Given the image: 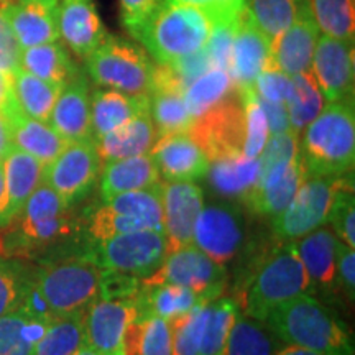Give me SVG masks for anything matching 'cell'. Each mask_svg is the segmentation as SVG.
<instances>
[{
	"instance_id": "1",
	"label": "cell",
	"mask_w": 355,
	"mask_h": 355,
	"mask_svg": "<svg viewBox=\"0 0 355 355\" xmlns=\"http://www.w3.org/2000/svg\"><path fill=\"white\" fill-rule=\"evenodd\" d=\"M282 344L318 350L327 355H354L349 326L316 296L303 295L275 308L263 319Z\"/></svg>"
},
{
	"instance_id": "2",
	"label": "cell",
	"mask_w": 355,
	"mask_h": 355,
	"mask_svg": "<svg viewBox=\"0 0 355 355\" xmlns=\"http://www.w3.org/2000/svg\"><path fill=\"white\" fill-rule=\"evenodd\" d=\"M303 295L314 296L313 283L293 242H282L260 257L234 300L242 314L263 322L279 304Z\"/></svg>"
},
{
	"instance_id": "3",
	"label": "cell",
	"mask_w": 355,
	"mask_h": 355,
	"mask_svg": "<svg viewBox=\"0 0 355 355\" xmlns=\"http://www.w3.org/2000/svg\"><path fill=\"white\" fill-rule=\"evenodd\" d=\"M212 21L202 8L163 0L144 21L128 33L139 40L157 64H171L206 46Z\"/></svg>"
},
{
	"instance_id": "4",
	"label": "cell",
	"mask_w": 355,
	"mask_h": 355,
	"mask_svg": "<svg viewBox=\"0 0 355 355\" xmlns=\"http://www.w3.org/2000/svg\"><path fill=\"white\" fill-rule=\"evenodd\" d=\"M300 157L309 175H352L355 165L354 97L326 104L304 128Z\"/></svg>"
},
{
	"instance_id": "5",
	"label": "cell",
	"mask_w": 355,
	"mask_h": 355,
	"mask_svg": "<svg viewBox=\"0 0 355 355\" xmlns=\"http://www.w3.org/2000/svg\"><path fill=\"white\" fill-rule=\"evenodd\" d=\"M86 68L97 86L132 96H150L157 64L139 43L107 35L86 58Z\"/></svg>"
},
{
	"instance_id": "6",
	"label": "cell",
	"mask_w": 355,
	"mask_h": 355,
	"mask_svg": "<svg viewBox=\"0 0 355 355\" xmlns=\"http://www.w3.org/2000/svg\"><path fill=\"white\" fill-rule=\"evenodd\" d=\"M102 270L86 257L43 265L33 272V282L55 316L84 311L99 298Z\"/></svg>"
},
{
	"instance_id": "7",
	"label": "cell",
	"mask_w": 355,
	"mask_h": 355,
	"mask_svg": "<svg viewBox=\"0 0 355 355\" xmlns=\"http://www.w3.org/2000/svg\"><path fill=\"white\" fill-rule=\"evenodd\" d=\"M135 230L163 232L162 181L152 188L104 199L102 206L89 216L87 232L94 242Z\"/></svg>"
},
{
	"instance_id": "8",
	"label": "cell",
	"mask_w": 355,
	"mask_h": 355,
	"mask_svg": "<svg viewBox=\"0 0 355 355\" xmlns=\"http://www.w3.org/2000/svg\"><path fill=\"white\" fill-rule=\"evenodd\" d=\"M168 254H170V242L165 232L135 230L107 241L92 242L84 257L101 270L145 278L163 263Z\"/></svg>"
},
{
	"instance_id": "9",
	"label": "cell",
	"mask_w": 355,
	"mask_h": 355,
	"mask_svg": "<svg viewBox=\"0 0 355 355\" xmlns=\"http://www.w3.org/2000/svg\"><path fill=\"white\" fill-rule=\"evenodd\" d=\"M352 175H309L290 206L273 219V232L282 242H296L327 224L337 191L352 184Z\"/></svg>"
},
{
	"instance_id": "10",
	"label": "cell",
	"mask_w": 355,
	"mask_h": 355,
	"mask_svg": "<svg viewBox=\"0 0 355 355\" xmlns=\"http://www.w3.org/2000/svg\"><path fill=\"white\" fill-rule=\"evenodd\" d=\"M247 219L239 202H204L194 225L193 245L220 265H227L242 254L247 242Z\"/></svg>"
},
{
	"instance_id": "11",
	"label": "cell",
	"mask_w": 355,
	"mask_h": 355,
	"mask_svg": "<svg viewBox=\"0 0 355 355\" xmlns=\"http://www.w3.org/2000/svg\"><path fill=\"white\" fill-rule=\"evenodd\" d=\"M225 282V265L217 263L193 243L170 252L153 273L141 278L144 286H157L165 283L180 285L196 291L209 301L219 298L224 291Z\"/></svg>"
},
{
	"instance_id": "12",
	"label": "cell",
	"mask_w": 355,
	"mask_h": 355,
	"mask_svg": "<svg viewBox=\"0 0 355 355\" xmlns=\"http://www.w3.org/2000/svg\"><path fill=\"white\" fill-rule=\"evenodd\" d=\"M13 220H19L17 242L28 248L46 247L76 230L71 206L46 183H42Z\"/></svg>"
},
{
	"instance_id": "13",
	"label": "cell",
	"mask_w": 355,
	"mask_h": 355,
	"mask_svg": "<svg viewBox=\"0 0 355 355\" xmlns=\"http://www.w3.org/2000/svg\"><path fill=\"white\" fill-rule=\"evenodd\" d=\"M102 159L92 139L71 141L43 170V183L56 191L68 206L81 202L94 188Z\"/></svg>"
},
{
	"instance_id": "14",
	"label": "cell",
	"mask_w": 355,
	"mask_h": 355,
	"mask_svg": "<svg viewBox=\"0 0 355 355\" xmlns=\"http://www.w3.org/2000/svg\"><path fill=\"white\" fill-rule=\"evenodd\" d=\"M189 135L212 159L242 155L243 105L239 89L194 121Z\"/></svg>"
},
{
	"instance_id": "15",
	"label": "cell",
	"mask_w": 355,
	"mask_h": 355,
	"mask_svg": "<svg viewBox=\"0 0 355 355\" xmlns=\"http://www.w3.org/2000/svg\"><path fill=\"white\" fill-rule=\"evenodd\" d=\"M140 318L135 300H99L84 309V344L102 355H122L123 336Z\"/></svg>"
},
{
	"instance_id": "16",
	"label": "cell",
	"mask_w": 355,
	"mask_h": 355,
	"mask_svg": "<svg viewBox=\"0 0 355 355\" xmlns=\"http://www.w3.org/2000/svg\"><path fill=\"white\" fill-rule=\"evenodd\" d=\"M311 74L327 104L354 97V43L319 33Z\"/></svg>"
},
{
	"instance_id": "17",
	"label": "cell",
	"mask_w": 355,
	"mask_h": 355,
	"mask_svg": "<svg viewBox=\"0 0 355 355\" xmlns=\"http://www.w3.org/2000/svg\"><path fill=\"white\" fill-rule=\"evenodd\" d=\"M204 206L201 186L194 181H162L163 232L170 252L193 243L194 225Z\"/></svg>"
},
{
	"instance_id": "18",
	"label": "cell",
	"mask_w": 355,
	"mask_h": 355,
	"mask_svg": "<svg viewBox=\"0 0 355 355\" xmlns=\"http://www.w3.org/2000/svg\"><path fill=\"white\" fill-rule=\"evenodd\" d=\"M186 86L170 66L157 64L155 83L150 92V117L157 128V137L170 133H189L194 117L186 104Z\"/></svg>"
},
{
	"instance_id": "19",
	"label": "cell",
	"mask_w": 355,
	"mask_h": 355,
	"mask_svg": "<svg viewBox=\"0 0 355 355\" xmlns=\"http://www.w3.org/2000/svg\"><path fill=\"white\" fill-rule=\"evenodd\" d=\"M162 181H198L207 176L211 159L189 133L158 137L152 148Z\"/></svg>"
},
{
	"instance_id": "20",
	"label": "cell",
	"mask_w": 355,
	"mask_h": 355,
	"mask_svg": "<svg viewBox=\"0 0 355 355\" xmlns=\"http://www.w3.org/2000/svg\"><path fill=\"white\" fill-rule=\"evenodd\" d=\"M340 241L332 232L331 227L322 225L304 237L293 242L298 252L308 277L313 283L314 296L334 298V293L339 290L337 282V248Z\"/></svg>"
},
{
	"instance_id": "21",
	"label": "cell",
	"mask_w": 355,
	"mask_h": 355,
	"mask_svg": "<svg viewBox=\"0 0 355 355\" xmlns=\"http://www.w3.org/2000/svg\"><path fill=\"white\" fill-rule=\"evenodd\" d=\"M58 30L64 46L83 60L109 35L94 0H60Z\"/></svg>"
},
{
	"instance_id": "22",
	"label": "cell",
	"mask_w": 355,
	"mask_h": 355,
	"mask_svg": "<svg viewBox=\"0 0 355 355\" xmlns=\"http://www.w3.org/2000/svg\"><path fill=\"white\" fill-rule=\"evenodd\" d=\"M272 63V42L248 17L243 7L237 20L230 58V76L235 87H254L255 79Z\"/></svg>"
},
{
	"instance_id": "23",
	"label": "cell",
	"mask_w": 355,
	"mask_h": 355,
	"mask_svg": "<svg viewBox=\"0 0 355 355\" xmlns=\"http://www.w3.org/2000/svg\"><path fill=\"white\" fill-rule=\"evenodd\" d=\"M306 173L301 157L290 162L277 163L266 168L261 175V181L254 196L248 199L247 207L255 214L275 219L290 206L301 184L304 183Z\"/></svg>"
},
{
	"instance_id": "24",
	"label": "cell",
	"mask_w": 355,
	"mask_h": 355,
	"mask_svg": "<svg viewBox=\"0 0 355 355\" xmlns=\"http://www.w3.org/2000/svg\"><path fill=\"white\" fill-rule=\"evenodd\" d=\"M60 0H10L6 15L19 46H37L60 40L58 30Z\"/></svg>"
},
{
	"instance_id": "25",
	"label": "cell",
	"mask_w": 355,
	"mask_h": 355,
	"mask_svg": "<svg viewBox=\"0 0 355 355\" xmlns=\"http://www.w3.org/2000/svg\"><path fill=\"white\" fill-rule=\"evenodd\" d=\"M48 123L63 139L71 141L92 139L91 130V87L79 73L61 89Z\"/></svg>"
},
{
	"instance_id": "26",
	"label": "cell",
	"mask_w": 355,
	"mask_h": 355,
	"mask_svg": "<svg viewBox=\"0 0 355 355\" xmlns=\"http://www.w3.org/2000/svg\"><path fill=\"white\" fill-rule=\"evenodd\" d=\"M319 30L309 10L304 12L295 24L272 40V64L288 76L309 73Z\"/></svg>"
},
{
	"instance_id": "27",
	"label": "cell",
	"mask_w": 355,
	"mask_h": 355,
	"mask_svg": "<svg viewBox=\"0 0 355 355\" xmlns=\"http://www.w3.org/2000/svg\"><path fill=\"white\" fill-rule=\"evenodd\" d=\"M261 175L260 158H248L232 155L212 159L207 171V180L214 193L227 201H242L247 206L248 199L259 188Z\"/></svg>"
},
{
	"instance_id": "28",
	"label": "cell",
	"mask_w": 355,
	"mask_h": 355,
	"mask_svg": "<svg viewBox=\"0 0 355 355\" xmlns=\"http://www.w3.org/2000/svg\"><path fill=\"white\" fill-rule=\"evenodd\" d=\"M3 114L10 123L13 148L32 155L44 166L51 163L68 145V141L50 123L37 121L21 112L15 99H12Z\"/></svg>"
},
{
	"instance_id": "29",
	"label": "cell",
	"mask_w": 355,
	"mask_h": 355,
	"mask_svg": "<svg viewBox=\"0 0 355 355\" xmlns=\"http://www.w3.org/2000/svg\"><path fill=\"white\" fill-rule=\"evenodd\" d=\"M144 114H150L148 96H132L109 87L94 89L91 92L92 140Z\"/></svg>"
},
{
	"instance_id": "30",
	"label": "cell",
	"mask_w": 355,
	"mask_h": 355,
	"mask_svg": "<svg viewBox=\"0 0 355 355\" xmlns=\"http://www.w3.org/2000/svg\"><path fill=\"white\" fill-rule=\"evenodd\" d=\"M157 139L152 117L150 114H144L96 139L94 144L102 163H109L150 153Z\"/></svg>"
},
{
	"instance_id": "31",
	"label": "cell",
	"mask_w": 355,
	"mask_h": 355,
	"mask_svg": "<svg viewBox=\"0 0 355 355\" xmlns=\"http://www.w3.org/2000/svg\"><path fill=\"white\" fill-rule=\"evenodd\" d=\"M162 181L152 153L139 157L115 159L104 165L101 173L102 199H109L122 193L152 188Z\"/></svg>"
},
{
	"instance_id": "32",
	"label": "cell",
	"mask_w": 355,
	"mask_h": 355,
	"mask_svg": "<svg viewBox=\"0 0 355 355\" xmlns=\"http://www.w3.org/2000/svg\"><path fill=\"white\" fill-rule=\"evenodd\" d=\"M2 168L6 178L8 219L12 222L24 209L33 191L43 183L44 165L32 155L12 148L10 153L2 159Z\"/></svg>"
},
{
	"instance_id": "33",
	"label": "cell",
	"mask_w": 355,
	"mask_h": 355,
	"mask_svg": "<svg viewBox=\"0 0 355 355\" xmlns=\"http://www.w3.org/2000/svg\"><path fill=\"white\" fill-rule=\"evenodd\" d=\"M20 68L61 87L79 74L78 66L71 58L68 48L60 40L24 48L20 51Z\"/></svg>"
},
{
	"instance_id": "34",
	"label": "cell",
	"mask_w": 355,
	"mask_h": 355,
	"mask_svg": "<svg viewBox=\"0 0 355 355\" xmlns=\"http://www.w3.org/2000/svg\"><path fill=\"white\" fill-rule=\"evenodd\" d=\"M139 304L140 314L144 316H158L163 319H175L178 316L189 313L198 306L211 303L209 300L198 295L196 291L180 285H157V286H144L139 296L135 298Z\"/></svg>"
},
{
	"instance_id": "35",
	"label": "cell",
	"mask_w": 355,
	"mask_h": 355,
	"mask_svg": "<svg viewBox=\"0 0 355 355\" xmlns=\"http://www.w3.org/2000/svg\"><path fill=\"white\" fill-rule=\"evenodd\" d=\"M10 79L13 99L21 112L37 121H50L51 110L63 87L33 76L21 68L17 69Z\"/></svg>"
},
{
	"instance_id": "36",
	"label": "cell",
	"mask_w": 355,
	"mask_h": 355,
	"mask_svg": "<svg viewBox=\"0 0 355 355\" xmlns=\"http://www.w3.org/2000/svg\"><path fill=\"white\" fill-rule=\"evenodd\" d=\"M122 355H171L170 321L140 314L123 336Z\"/></svg>"
},
{
	"instance_id": "37",
	"label": "cell",
	"mask_w": 355,
	"mask_h": 355,
	"mask_svg": "<svg viewBox=\"0 0 355 355\" xmlns=\"http://www.w3.org/2000/svg\"><path fill=\"white\" fill-rule=\"evenodd\" d=\"M243 7L270 42L309 10L308 0H243Z\"/></svg>"
},
{
	"instance_id": "38",
	"label": "cell",
	"mask_w": 355,
	"mask_h": 355,
	"mask_svg": "<svg viewBox=\"0 0 355 355\" xmlns=\"http://www.w3.org/2000/svg\"><path fill=\"white\" fill-rule=\"evenodd\" d=\"M84 345V311H76L53 318L32 355H73Z\"/></svg>"
},
{
	"instance_id": "39",
	"label": "cell",
	"mask_w": 355,
	"mask_h": 355,
	"mask_svg": "<svg viewBox=\"0 0 355 355\" xmlns=\"http://www.w3.org/2000/svg\"><path fill=\"white\" fill-rule=\"evenodd\" d=\"M279 345L265 322L239 313L220 355H273Z\"/></svg>"
},
{
	"instance_id": "40",
	"label": "cell",
	"mask_w": 355,
	"mask_h": 355,
	"mask_svg": "<svg viewBox=\"0 0 355 355\" xmlns=\"http://www.w3.org/2000/svg\"><path fill=\"white\" fill-rule=\"evenodd\" d=\"M327 102L311 71L291 76V91L286 99L291 132L301 135L304 128L321 114Z\"/></svg>"
},
{
	"instance_id": "41",
	"label": "cell",
	"mask_w": 355,
	"mask_h": 355,
	"mask_svg": "<svg viewBox=\"0 0 355 355\" xmlns=\"http://www.w3.org/2000/svg\"><path fill=\"white\" fill-rule=\"evenodd\" d=\"M48 322L20 308L0 318V355H32Z\"/></svg>"
},
{
	"instance_id": "42",
	"label": "cell",
	"mask_w": 355,
	"mask_h": 355,
	"mask_svg": "<svg viewBox=\"0 0 355 355\" xmlns=\"http://www.w3.org/2000/svg\"><path fill=\"white\" fill-rule=\"evenodd\" d=\"M235 91L234 79L229 71L211 68L186 86V104L193 114L194 121L206 110L214 107Z\"/></svg>"
},
{
	"instance_id": "43",
	"label": "cell",
	"mask_w": 355,
	"mask_h": 355,
	"mask_svg": "<svg viewBox=\"0 0 355 355\" xmlns=\"http://www.w3.org/2000/svg\"><path fill=\"white\" fill-rule=\"evenodd\" d=\"M308 8L319 33L354 43V0H308Z\"/></svg>"
},
{
	"instance_id": "44",
	"label": "cell",
	"mask_w": 355,
	"mask_h": 355,
	"mask_svg": "<svg viewBox=\"0 0 355 355\" xmlns=\"http://www.w3.org/2000/svg\"><path fill=\"white\" fill-rule=\"evenodd\" d=\"M239 313L241 309L234 298H217L206 306L199 355L222 354Z\"/></svg>"
},
{
	"instance_id": "45",
	"label": "cell",
	"mask_w": 355,
	"mask_h": 355,
	"mask_svg": "<svg viewBox=\"0 0 355 355\" xmlns=\"http://www.w3.org/2000/svg\"><path fill=\"white\" fill-rule=\"evenodd\" d=\"M239 89V87H237ZM243 105V146L242 155L248 158H259L270 137L268 122L257 99L254 87L239 89Z\"/></svg>"
},
{
	"instance_id": "46",
	"label": "cell",
	"mask_w": 355,
	"mask_h": 355,
	"mask_svg": "<svg viewBox=\"0 0 355 355\" xmlns=\"http://www.w3.org/2000/svg\"><path fill=\"white\" fill-rule=\"evenodd\" d=\"M33 272L17 260L0 259V318L20 308Z\"/></svg>"
},
{
	"instance_id": "47",
	"label": "cell",
	"mask_w": 355,
	"mask_h": 355,
	"mask_svg": "<svg viewBox=\"0 0 355 355\" xmlns=\"http://www.w3.org/2000/svg\"><path fill=\"white\" fill-rule=\"evenodd\" d=\"M207 304L171 319V355H199Z\"/></svg>"
},
{
	"instance_id": "48",
	"label": "cell",
	"mask_w": 355,
	"mask_h": 355,
	"mask_svg": "<svg viewBox=\"0 0 355 355\" xmlns=\"http://www.w3.org/2000/svg\"><path fill=\"white\" fill-rule=\"evenodd\" d=\"M327 224L340 242L355 248V196L354 184L337 191L332 201Z\"/></svg>"
},
{
	"instance_id": "49",
	"label": "cell",
	"mask_w": 355,
	"mask_h": 355,
	"mask_svg": "<svg viewBox=\"0 0 355 355\" xmlns=\"http://www.w3.org/2000/svg\"><path fill=\"white\" fill-rule=\"evenodd\" d=\"M239 15H241V13H239ZM237 20L239 17H235V19L212 21L209 40H207L206 43V51L211 58L212 66H214V68L229 71V73Z\"/></svg>"
},
{
	"instance_id": "50",
	"label": "cell",
	"mask_w": 355,
	"mask_h": 355,
	"mask_svg": "<svg viewBox=\"0 0 355 355\" xmlns=\"http://www.w3.org/2000/svg\"><path fill=\"white\" fill-rule=\"evenodd\" d=\"M257 97L268 102H285L291 91V76L270 63L254 83Z\"/></svg>"
},
{
	"instance_id": "51",
	"label": "cell",
	"mask_w": 355,
	"mask_h": 355,
	"mask_svg": "<svg viewBox=\"0 0 355 355\" xmlns=\"http://www.w3.org/2000/svg\"><path fill=\"white\" fill-rule=\"evenodd\" d=\"M296 157H300V135L290 130L270 135L259 158L261 162V170H266L277 163L290 162Z\"/></svg>"
},
{
	"instance_id": "52",
	"label": "cell",
	"mask_w": 355,
	"mask_h": 355,
	"mask_svg": "<svg viewBox=\"0 0 355 355\" xmlns=\"http://www.w3.org/2000/svg\"><path fill=\"white\" fill-rule=\"evenodd\" d=\"M141 290V278L121 272L102 270L99 300H135Z\"/></svg>"
},
{
	"instance_id": "53",
	"label": "cell",
	"mask_w": 355,
	"mask_h": 355,
	"mask_svg": "<svg viewBox=\"0 0 355 355\" xmlns=\"http://www.w3.org/2000/svg\"><path fill=\"white\" fill-rule=\"evenodd\" d=\"M21 48L17 43L6 15V2L0 0V71L12 76L20 68Z\"/></svg>"
},
{
	"instance_id": "54",
	"label": "cell",
	"mask_w": 355,
	"mask_h": 355,
	"mask_svg": "<svg viewBox=\"0 0 355 355\" xmlns=\"http://www.w3.org/2000/svg\"><path fill=\"white\" fill-rule=\"evenodd\" d=\"M166 66H170V68L175 71L176 76L181 79V83H183L184 86H188L189 83H193L194 79L206 73L207 69L214 68L211 63V58L206 51V46H204L202 50L193 53V55L181 58V60H178L175 63L166 64Z\"/></svg>"
},
{
	"instance_id": "55",
	"label": "cell",
	"mask_w": 355,
	"mask_h": 355,
	"mask_svg": "<svg viewBox=\"0 0 355 355\" xmlns=\"http://www.w3.org/2000/svg\"><path fill=\"white\" fill-rule=\"evenodd\" d=\"M337 282L350 301L355 298V248L340 242L337 248Z\"/></svg>"
},
{
	"instance_id": "56",
	"label": "cell",
	"mask_w": 355,
	"mask_h": 355,
	"mask_svg": "<svg viewBox=\"0 0 355 355\" xmlns=\"http://www.w3.org/2000/svg\"><path fill=\"white\" fill-rule=\"evenodd\" d=\"M163 0H119L121 3L122 24L127 30L144 21L150 13L158 8Z\"/></svg>"
},
{
	"instance_id": "57",
	"label": "cell",
	"mask_w": 355,
	"mask_h": 355,
	"mask_svg": "<svg viewBox=\"0 0 355 355\" xmlns=\"http://www.w3.org/2000/svg\"><path fill=\"white\" fill-rule=\"evenodd\" d=\"M257 99H259L261 109H263L265 112L266 122H268V128H270V135L291 130L290 117H288V109L285 102H268V101L260 99V97H257Z\"/></svg>"
},
{
	"instance_id": "58",
	"label": "cell",
	"mask_w": 355,
	"mask_h": 355,
	"mask_svg": "<svg viewBox=\"0 0 355 355\" xmlns=\"http://www.w3.org/2000/svg\"><path fill=\"white\" fill-rule=\"evenodd\" d=\"M12 148H13V141H12L10 123H8L7 115L0 112V162L10 153Z\"/></svg>"
},
{
	"instance_id": "59",
	"label": "cell",
	"mask_w": 355,
	"mask_h": 355,
	"mask_svg": "<svg viewBox=\"0 0 355 355\" xmlns=\"http://www.w3.org/2000/svg\"><path fill=\"white\" fill-rule=\"evenodd\" d=\"M8 224H10V219H8L6 178H3V168H2V162H0V227H7Z\"/></svg>"
},
{
	"instance_id": "60",
	"label": "cell",
	"mask_w": 355,
	"mask_h": 355,
	"mask_svg": "<svg viewBox=\"0 0 355 355\" xmlns=\"http://www.w3.org/2000/svg\"><path fill=\"white\" fill-rule=\"evenodd\" d=\"M12 99V79L8 74L0 71V112H3L7 109V105L10 104Z\"/></svg>"
},
{
	"instance_id": "61",
	"label": "cell",
	"mask_w": 355,
	"mask_h": 355,
	"mask_svg": "<svg viewBox=\"0 0 355 355\" xmlns=\"http://www.w3.org/2000/svg\"><path fill=\"white\" fill-rule=\"evenodd\" d=\"M273 355H327L318 350H311L304 347H298V345H290V344H282L277 349V352Z\"/></svg>"
},
{
	"instance_id": "62",
	"label": "cell",
	"mask_w": 355,
	"mask_h": 355,
	"mask_svg": "<svg viewBox=\"0 0 355 355\" xmlns=\"http://www.w3.org/2000/svg\"><path fill=\"white\" fill-rule=\"evenodd\" d=\"M73 355H102V354L96 352V350H92V349H89L87 345H84V347L76 350V352H74Z\"/></svg>"
},
{
	"instance_id": "63",
	"label": "cell",
	"mask_w": 355,
	"mask_h": 355,
	"mask_svg": "<svg viewBox=\"0 0 355 355\" xmlns=\"http://www.w3.org/2000/svg\"><path fill=\"white\" fill-rule=\"evenodd\" d=\"M2 2H10V0H2Z\"/></svg>"
}]
</instances>
